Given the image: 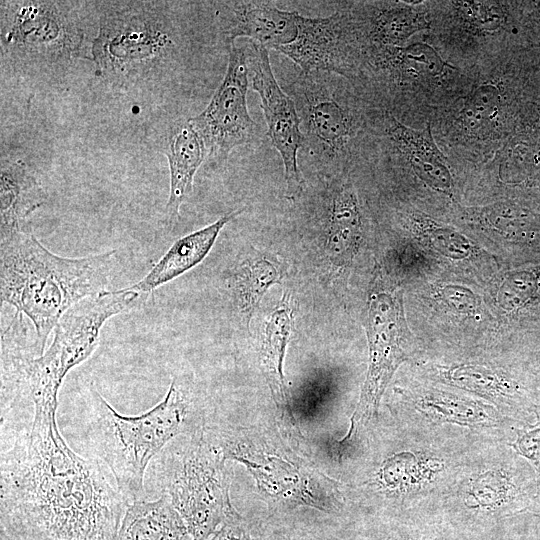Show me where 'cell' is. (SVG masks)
I'll return each mask as SVG.
<instances>
[{
    "mask_svg": "<svg viewBox=\"0 0 540 540\" xmlns=\"http://www.w3.org/2000/svg\"><path fill=\"white\" fill-rule=\"evenodd\" d=\"M1 422L0 540H117L129 506L109 469L76 454L56 410Z\"/></svg>",
    "mask_w": 540,
    "mask_h": 540,
    "instance_id": "6da1fadb",
    "label": "cell"
},
{
    "mask_svg": "<svg viewBox=\"0 0 540 540\" xmlns=\"http://www.w3.org/2000/svg\"><path fill=\"white\" fill-rule=\"evenodd\" d=\"M1 303L34 326L38 357L62 315L78 302L108 290L116 251L79 258L49 251L23 229L0 233Z\"/></svg>",
    "mask_w": 540,
    "mask_h": 540,
    "instance_id": "7a4b0ae2",
    "label": "cell"
},
{
    "mask_svg": "<svg viewBox=\"0 0 540 540\" xmlns=\"http://www.w3.org/2000/svg\"><path fill=\"white\" fill-rule=\"evenodd\" d=\"M89 437L129 504L146 500L145 475L152 460L175 438L200 428L192 394L178 377L165 397L139 415H123L91 386Z\"/></svg>",
    "mask_w": 540,
    "mask_h": 540,
    "instance_id": "3957f363",
    "label": "cell"
},
{
    "mask_svg": "<svg viewBox=\"0 0 540 540\" xmlns=\"http://www.w3.org/2000/svg\"><path fill=\"white\" fill-rule=\"evenodd\" d=\"M143 294L127 288L106 290L68 309L44 353L32 359L1 361V411L57 410L58 393L70 370L90 357L100 331L113 316L138 308Z\"/></svg>",
    "mask_w": 540,
    "mask_h": 540,
    "instance_id": "277c9868",
    "label": "cell"
},
{
    "mask_svg": "<svg viewBox=\"0 0 540 540\" xmlns=\"http://www.w3.org/2000/svg\"><path fill=\"white\" fill-rule=\"evenodd\" d=\"M200 427L170 442L150 463L148 494L165 497L193 540H208L235 510L230 501L225 459Z\"/></svg>",
    "mask_w": 540,
    "mask_h": 540,
    "instance_id": "5b68a950",
    "label": "cell"
},
{
    "mask_svg": "<svg viewBox=\"0 0 540 540\" xmlns=\"http://www.w3.org/2000/svg\"><path fill=\"white\" fill-rule=\"evenodd\" d=\"M173 47L168 28L156 13L123 7L103 16L91 59L106 78H132L156 68Z\"/></svg>",
    "mask_w": 540,
    "mask_h": 540,
    "instance_id": "8992f818",
    "label": "cell"
},
{
    "mask_svg": "<svg viewBox=\"0 0 540 540\" xmlns=\"http://www.w3.org/2000/svg\"><path fill=\"white\" fill-rule=\"evenodd\" d=\"M211 442L225 460L243 464L268 496L326 512L338 508L341 495L334 481L267 442L228 434Z\"/></svg>",
    "mask_w": 540,
    "mask_h": 540,
    "instance_id": "52a82bcc",
    "label": "cell"
},
{
    "mask_svg": "<svg viewBox=\"0 0 540 540\" xmlns=\"http://www.w3.org/2000/svg\"><path fill=\"white\" fill-rule=\"evenodd\" d=\"M1 3V42L6 50L48 63L86 57L84 31L66 2Z\"/></svg>",
    "mask_w": 540,
    "mask_h": 540,
    "instance_id": "ba28073f",
    "label": "cell"
},
{
    "mask_svg": "<svg viewBox=\"0 0 540 540\" xmlns=\"http://www.w3.org/2000/svg\"><path fill=\"white\" fill-rule=\"evenodd\" d=\"M333 73L301 72L292 84L293 99L312 157L333 164L347 157L354 136V118Z\"/></svg>",
    "mask_w": 540,
    "mask_h": 540,
    "instance_id": "9c48e42d",
    "label": "cell"
},
{
    "mask_svg": "<svg viewBox=\"0 0 540 540\" xmlns=\"http://www.w3.org/2000/svg\"><path fill=\"white\" fill-rule=\"evenodd\" d=\"M407 327L399 294L375 290L369 300L367 336L369 367L350 419L357 428L376 415L381 397L397 367L405 360Z\"/></svg>",
    "mask_w": 540,
    "mask_h": 540,
    "instance_id": "30bf717a",
    "label": "cell"
},
{
    "mask_svg": "<svg viewBox=\"0 0 540 540\" xmlns=\"http://www.w3.org/2000/svg\"><path fill=\"white\" fill-rule=\"evenodd\" d=\"M245 49L249 83L261 99L267 135L284 165L286 196L293 200L304 189L298 166V153L304 147L300 118L293 99L275 79L267 48L249 41Z\"/></svg>",
    "mask_w": 540,
    "mask_h": 540,
    "instance_id": "8fae6325",
    "label": "cell"
},
{
    "mask_svg": "<svg viewBox=\"0 0 540 540\" xmlns=\"http://www.w3.org/2000/svg\"><path fill=\"white\" fill-rule=\"evenodd\" d=\"M226 73L207 107L191 123L204 140L208 156L227 157L253 139L255 122L247 107L249 86L245 46L229 43Z\"/></svg>",
    "mask_w": 540,
    "mask_h": 540,
    "instance_id": "7c38bea8",
    "label": "cell"
},
{
    "mask_svg": "<svg viewBox=\"0 0 540 540\" xmlns=\"http://www.w3.org/2000/svg\"><path fill=\"white\" fill-rule=\"evenodd\" d=\"M353 33L348 17L335 13L326 17L299 15L295 40L274 50L285 55L302 72L347 74L351 66Z\"/></svg>",
    "mask_w": 540,
    "mask_h": 540,
    "instance_id": "4fadbf2b",
    "label": "cell"
},
{
    "mask_svg": "<svg viewBox=\"0 0 540 540\" xmlns=\"http://www.w3.org/2000/svg\"><path fill=\"white\" fill-rule=\"evenodd\" d=\"M224 7L225 33L229 43L238 37H246L261 46L275 49L297 37V12L282 10L263 1H230Z\"/></svg>",
    "mask_w": 540,
    "mask_h": 540,
    "instance_id": "5bb4252c",
    "label": "cell"
},
{
    "mask_svg": "<svg viewBox=\"0 0 540 540\" xmlns=\"http://www.w3.org/2000/svg\"><path fill=\"white\" fill-rule=\"evenodd\" d=\"M244 210L227 213L215 222L177 239L141 280L126 288L147 295L183 275L203 261L224 226Z\"/></svg>",
    "mask_w": 540,
    "mask_h": 540,
    "instance_id": "9a60e30c",
    "label": "cell"
},
{
    "mask_svg": "<svg viewBox=\"0 0 540 540\" xmlns=\"http://www.w3.org/2000/svg\"><path fill=\"white\" fill-rule=\"evenodd\" d=\"M386 132L421 180L437 191L451 194L452 178L447 161L437 147L429 125L414 129L390 116Z\"/></svg>",
    "mask_w": 540,
    "mask_h": 540,
    "instance_id": "2e32d148",
    "label": "cell"
},
{
    "mask_svg": "<svg viewBox=\"0 0 540 540\" xmlns=\"http://www.w3.org/2000/svg\"><path fill=\"white\" fill-rule=\"evenodd\" d=\"M206 154L208 155V152L204 140L190 119L172 128L165 149L170 174L165 212L170 219L178 217L180 207L192 191L194 176Z\"/></svg>",
    "mask_w": 540,
    "mask_h": 540,
    "instance_id": "e0dca14e",
    "label": "cell"
},
{
    "mask_svg": "<svg viewBox=\"0 0 540 540\" xmlns=\"http://www.w3.org/2000/svg\"><path fill=\"white\" fill-rule=\"evenodd\" d=\"M326 251L334 265L347 264L362 237V218L357 195L348 182L331 186L326 209Z\"/></svg>",
    "mask_w": 540,
    "mask_h": 540,
    "instance_id": "ac0fdd59",
    "label": "cell"
},
{
    "mask_svg": "<svg viewBox=\"0 0 540 540\" xmlns=\"http://www.w3.org/2000/svg\"><path fill=\"white\" fill-rule=\"evenodd\" d=\"M293 315L290 296L284 293L265 324L260 359L263 374L277 406L283 415L294 421L283 372L286 348L293 330Z\"/></svg>",
    "mask_w": 540,
    "mask_h": 540,
    "instance_id": "d6986e66",
    "label": "cell"
},
{
    "mask_svg": "<svg viewBox=\"0 0 540 540\" xmlns=\"http://www.w3.org/2000/svg\"><path fill=\"white\" fill-rule=\"evenodd\" d=\"M46 201V194L35 175L21 160L1 161V232L22 229L25 220Z\"/></svg>",
    "mask_w": 540,
    "mask_h": 540,
    "instance_id": "ffe728a7",
    "label": "cell"
},
{
    "mask_svg": "<svg viewBox=\"0 0 540 540\" xmlns=\"http://www.w3.org/2000/svg\"><path fill=\"white\" fill-rule=\"evenodd\" d=\"M117 540H193L179 513L165 497L129 504Z\"/></svg>",
    "mask_w": 540,
    "mask_h": 540,
    "instance_id": "44dd1931",
    "label": "cell"
},
{
    "mask_svg": "<svg viewBox=\"0 0 540 540\" xmlns=\"http://www.w3.org/2000/svg\"><path fill=\"white\" fill-rule=\"evenodd\" d=\"M283 269L277 258L251 248L236 264L229 277L237 307L249 321L268 289L283 278Z\"/></svg>",
    "mask_w": 540,
    "mask_h": 540,
    "instance_id": "7402d4cb",
    "label": "cell"
},
{
    "mask_svg": "<svg viewBox=\"0 0 540 540\" xmlns=\"http://www.w3.org/2000/svg\"><path fill=\"white\" fill-rule=\"evenodd\" d=\"M416 409L430 421L466 427L494 426L496 411L481 402L441 393L427 394L416 402Z\"/></svg>",
    "mask_w": 540,
    "mask_h": 540,
    "instance_id": "603a6c76",
    "label": "cell"
},
{
    "mask_svg": "<svg viewBox=\"0 0 540 540\" xmlns=\"http://www.w3.org/2000/svg\"><path fill=\"white\" fill-rule=\"evenodd\" d=\"M427 27L422 11L405 4H385L373 14L369 35L378 47H400L410 36Z\"/></svg>",
    "mask_w": 540,
    "mask_h": 540,
    "instance_id": "cb8c5ba5",
    "label": "cell"
},
{
    "mask_svg": "<svg viewBox=\"0 0 540 540\" xmlns=\"http://www.w3.org/2000/svg\"><path fill=\"white\" fill-rule=\"evenodd\" d=\"M378 60L405 79H432L441 76L447 63L425 43L405 47H378Z\"/></svg>",
    "mask_w": 540,
    "mask_h": 540,
    "instance_id": "d4e9b609",
    "label": "cell"
},
{
    "mask_svg": "<svg viewBox=\"0 0 540 540\" xmlns=\"http://www.w3.org/2000/svg\"><path fill=\"white\" fill-rule=\"evenodd\" d=\"M440 469L438 461L423 460L415 453L401 451L385 459L378 472V480L390 491L406 492L430 480Z\"/></svg>",
    "mask_w": 540,
    "mask_h": 540,
    "instance_id": "484cf974",
    "label": "cell"
},
{
    "mask_svg": "<svg viewBox=\"0 0 540 540\" xmlns=\"http://www.w3.org/2000/svg\"><path fill=\"white\" fill-rule=\"evenodd\" d=\"M513 484L503 470H489L472 477L464 491L469 508L495 509L509 501Z\"/></svg>",
    "mask_w": 540,
    "mask_h": 540,
    "instance_id": "4316f807",
    "label": "cell"
},
{
    "mask_svg": "<svg viewBox=\"0 0 540 540\" xmlns=\"http://www.w3.org/2000/svg\"><path fill=\"white\" fill-rule=\"evenodd\" d=\"M444 377L457 386L485 396H510L513 384L496 372L473 365H460L449 368Z\"/></svg>",
    "mask_w": 540,
    "mask_h": 540,
    "instance_id": "83f0119b",
    "label": "cell"
},
{
    "mask_svg": "<svg viewBox=\"0 0 540 540\" xmlns=\"http://www.w3.org/2000/svg\"><path fill=\"white\" fill-rule=\"evenodd\" d=\"M499 110V90L492 84H484L467 97L461 111V120L469 130L479 131L495 122Z\"/></svg>",
    "mask_w": 540,
    "mask_h": 540,
    "instance_id": "f1b7e54d",
    "label": "cell"
},
{
    "mask_svg": "<svg viewBox=\"0 0 540 540\" xmlns=\"http://www.w3.org/2000/svg\"><path fill=\"white\" fill-rule=\"evenodd\" d=\"M509 445L531 462L540 474V413H537V424L520 431L516 440Z\"/></svg>",
    "mask_w": 540,
    "mask_h": 540,
    "instance_id": "f546056e",
    "label": "cell"
},
{
    "mask_svg": "<svg viewBox=\"0 0 540 540\" xmlns=\"http://www.w3.org/2000/svg\"><path fill=\"white\" fill-rule=\"evenodd\" d=\"M208 540H249L244 524L234 510Z\"/></svg>",
    "mask_w": 540,
    "mask_h": 540,
    "instance_id": "4dcf8cb0",
    "label": "cell"
},
{
    "mask_svg": "<svg viewBox=\"0 0 540 540\" xmlns=\"http://www.w3.org/2000/svg\"><path fill=\"white\" fill-rule=\"evenodd\" d=\"M328 540H339V539H335V538H333V539H328Z\"/></svg>",
    "mask_w": 540,
    "mask_h": 540,
    "instance_id": "1f68e13d",
    "label": "cell"
}]
</instances>
